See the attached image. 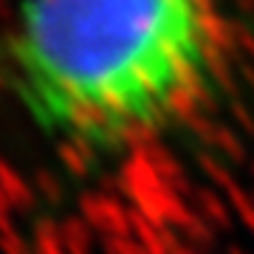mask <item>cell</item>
<instances>
[{
	"mask_svg": "<svg viewBox=\"0 0 254 254\" xmlns=\"http://www.w3.org/2000/svg\"><path fill=\"white\" fill-rule=\"evenodd\" d=\"M223 51L220 0H11L0 73L43 136L116 150L181 122Z\"/></svg>",
	"mask_w": 254,
	"mask_h": 254,
	"instance_id": "6da1fadb",
	"label": "cell"
}]
</instances>
